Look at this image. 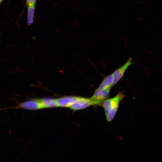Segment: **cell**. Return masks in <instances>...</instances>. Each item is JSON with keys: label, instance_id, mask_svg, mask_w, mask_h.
I'll use <instances>...</instances> for the list:
<instances>
[{"label": "cell", "instance_id": "1", "mask_svg": "<svg viewBox=\"0 0 162 162\" xmlns=\"http://www.w3.org/2000/svg\"><path fill=\"white\" fill-rule=\"evenodd\" d=\"M124 94L119 92L114 97L107 99L104 101L101 106L104 110L105 115L108 122L111 121L114 118L121 101L123 99Z\"/></svg>", "mask_w": 162, "mask_h": 162}, {"label": "cell", "instance_id": "2", "mask_svg": "<svg viewBox=\"0 0 162 162\" xmlns=\"http://www.w3.org/2000/svg\"><path fill=\"white\" fill-rule=\"evenodd\" d=\"M14 109H22L28 110H35L43 109L40 98H33L20 102Z\"/></svg>", "mask_w": 162, "mask_h": 162}, {"label": "cell", "instance_id": "3", "mask_svg": "<svg viewBox=\"0 0 162 162\" xmlns=\"http://www.w3.org/2000/svg\"><path fill=\"white\" fill-rule=\"evenodd\" d=\"M110 88L95 90L92 96L90 98L92 105H101L102 103L108 98Z\"/></svg>", "mask_w": 162, "mask_h": 162}, {"label": "cell", "instance_id": "4", "mask_svg": "<svg viewBox=\"0 0 162 162\" xmlns=\"http://www.w3.org/2000/svg\"><path fill=\"white\" fill-rule=\"evenodd\" d=\"M93 105L88 98L77 97L75 101L68 107L73 110H79L86 108Z\"/></svg>", "mask_w": 162, "mask_h": 162}, {"label": "cell", "instance_id": "5", "mask_svg": "<svg viewBox=\"0 0 162 162\" xmlns=\"http://www.w3.org/2000/svg\"><path fill=\"white\" fill-rule=\"evenodd\" d=\"M132 63V58H129L126 62L122 66L116 69L113 73V86L116 84L123 77L126 70Z\"/></svg>", "mask_w": 162, "mask_h": 162}, {"label": "cell", "instance_id": "6", "mask_svg": "<svg viewBox=\"0 0 162 162\" xmlns=\"http://www.w3.org/2000/svg\"><path fill=\"white\" fill-rule=\"evenodd\" d=\"M77 97L68 96L56 99L58 107H69L76 99Z\"/></svg>", "mask_w": 162, "mask_h": 162}, {"label": "cell", "instance_id": "7", "mask_svg": "<svg viewBox=\"0 0 162 162\" xmlns=\"http://www.w3.org/2000/svg\"><path fill=\"white\" fill-rule=\"evenodd\" d=\"M113 73L105 77L100 85L98 88L100 89H105L111 88L113 86Z\"/></svg>", "mask_w": 162, "mask_h": 162}, {"label": "cell", "instance_id": "8", "mask_svg": "<svg viewBox=\"0 0 162 162\" xmlns=\"http://www.w3.org/2000/svg\"><path fill=\"white\" fill-rule=\"evenodd\" d=\"M43 109L58 107L56 99L49 98H40Z\"/></svg>", "mask_w": 162, "mask_h": 162}, {"label": "cell", "instance_id": "9", "mask_svg": "<svg viewBox=\"0 0 162 162\" xmlns=\"http://www.w3.org/2000/svg\"><path fill=\"white\" fill-rule=\"evenodd\" d=\"M28 4L27 24L28 25H30L33 22L35 4Z\"/></svg>", "mask_w": 162, "mask_h": 162}, {"label": "cell", "instance_id": "10", "mask_svg": "<svg viewBox=\"0 0 162 162\" xmlns=\"http://www.w3.org/2000/svg\"><path fill=\"white\" fill-rule=\"evenodd\" d=\"M28 4H35L36 0H26Z\"/></svg>", "mask_w": 162, "mask_h": 162}, {"label": "cell", "instance_id": "11", "mask_svg": "<svg viewBox=\"0 0 162 162\" xmlns=\"http://www.w3.org/2000/svg\"><path fill=\"white\" fill-rule=\"evenodd\" d=\"M3 0H0V2L2 1Z\"/></svg>", "mask_w": 162, "mask_h": 162}, {"label": "cell", "instance_id": "12", "mask_svg": "<svg viewBox=\"0 0 162 162\" xmlns=\"http://www.w3.org/2000/svg\"></svg>", "mask_w": 162, "mask_h": 162}]
</instances>
